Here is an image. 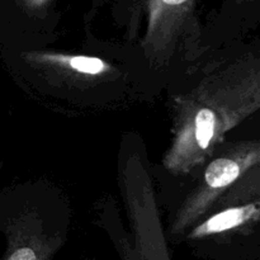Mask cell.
<instances>
[{"label":"cell","instance_id":"cell-6","mask_svg":"<svg viewBox=\"0 0 260 260\" xmlns=\"http://www.w3.org/2000/svg\"><path fill=\"white\" fill-rule=\"evenodd\" d=\"M260 200V162L251 167L216 202L212 211Z\"/></svg>","mask_w":260,"mask_h":260},{"label":"cell","instance_id":"cell-9","mask_svg":"<svg viewBox=\"0 0 260 260\" xmlns=\"http://www.w3.org/2000/svg\"><path fill=\"white\" fill-rule=\"evenodd\" d=\"M239 3H244V2H250V0H238Z\"/></svg>","mask_w":260,"mask_h":260},{"label":"cell","instance_id":"cell-3","mask_svg":"<svg viewBox=\"0 0 260 260\" xmlns=\"http://www.w3.org/2000/svg\"><path fill=\"white\" fill-rule=\"evenodd\" d=\"M200 183L187 196L173 217L169 233L183 238L196 223L212 212L218 198L260 162V139L233 142L216 149Z\"/></svg>","mask_w":260,"mask_h":260},{"label":"cell","instance_id":"cell-4","mask_svg":"<svg viewBox=\"0 0 260 260\" xmlns=\"http://www.w3.org/2000/svg\"><path fill=\"white\" fill-rule=\"evenodd\" d=\"M197 0H145L146 33L144 47L152 62L172 61L177 52L189 51L198 38Z\"/></svg>","mask_w":260,"mask_h":260},{"label":"cell","instance_id":"cell-7","mask_svg":"<svg viewBox=\"0 0 260 260\" xmlns=\"http://www.w3.org/2000/svg\"><path fill=\"white\" fill-rule=\"evenodd\" d=\"M63 65L70 68L71 70L85 75H98L107 70L104 61L98 57L91 56H58Z\"/></svg>","mask_w":260,"mask_h":260},{"label":"cell","instance_id":"cell-2","mask_svg":"<svg viewBox=\"0 0 260 260\" xmlns=\"http://www.w3.org/2000/svg\"><path fill=\"white\" fill-rule=\"evenodd\" d=\"M121 184L132 225V239L117 245L122 260H172L151 178L137 151L124 155Z\"/></svg>","mask_w":260,"mask_h":260},{"label":"cell","instance_id":"cell-8","mask_svg":"<svg viewBox=\"0 0 260 260\" xmlns=\"http://www.w3.org/2000/svg\"><path fill=\"white\" fill-rule=\"evenodd\" d=\"M25 3H27L28 5H30V7H40V5L45 4L47 0H24Z\"/></svg>","mask_w":260,"mask_h":260},{"label":"cell","instance_id":"cell-1","mask_svg":"<svg viewBox=\"0 0 260 260\" xmlns=\"http://www.w3.org/2000/svg\"><path fill=\"white\" fill-rule=\"evenodd\" d=\"M260 108V62L243 57L208 74L175 99L173 142L164 156L172 174H188L210 159L225 135Z\"/></svg>","mask_w":260,"mask_h":260},{"label":"cell","instance_id":"cell-5","mask_svg":"<svg viewBox=\"0 0 260 260\" xmlns=\"http://www.w3.org/2000/svg\"><path fill=\"white\" fill-rule=\"evenodd\" d=\"M260 220V200L230 206L206 216L183 238L198 250L210 245H222L233 234L245 230Z\"/></svg>","mask_w":260,"mask_h":260}]
</instances>
